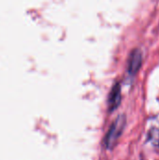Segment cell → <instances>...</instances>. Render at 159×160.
Returning <instances> with one entry per match:
<instances>
[{"instance_id": "obj_1", "label": "cell", "mask_w": 159, "mask_h": 160, "mask_svg": "<svg viewBox=\"0 0 159 160\" xmlns=\"http://www.w3.org/2000/svg\"><path fill=\"white\" fill-rule=\"evenodd\" d=\"M126 125V117L125 115H119L115 121L112 123V125L111 126L106 137H105V144L108 148H112L116 141L118 140V138L120 137L124 127Z\"/></svg>"}, {"instance_id": "obj_2", "label": "cell", "mask_w": 159, "mask_h": 160, "mask_svg": "<svg viewBox=\"0 0 159 160\" xmlns=\"http://www.w3.org/2000/svg\"><path fill=\"white\" fill-rule=\"evenodd\" d=\"M120 101H121V88H120V84L116 83L112 87V92H111L110 97H109V106H110V109L112 111L115 108H117L119 103H120Z\"/></svg>"}, {"instance_id": "obj_3", "label": "cell", "mask_w": 159, "mask_h": 160, "mask_svg": "<svg viewBox=\"0 0 159 160\" xmlns=\"http://www.w3.org/2000/svg\"><path fill=\"white\" fill-rule=\"evenodd\" d=\"M141 62H142V56H141V52H133L131 54V59L129 62V72L130 73H134L136 72L139 68L141 67Z\"/></svg>"}]
</instances>
